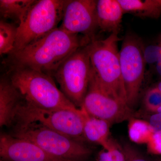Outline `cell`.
I'll return each instance as SVG.
<instances>
[{
  "instance_id": "6da1fadb",
  "label": "cell",
  "mask_w": 161,
  "mask_h": 161,
  "mask_svg": "<svg viewBox=\"0 0 161 161\" xmlns=\"http://www.w3.org/2000/svg\"><path fill=\"white\" fill-rule=\"evenodd\" d=\"M92 40L82 35L73 34L60 27L9 55L10 68H26L53 77L62 64L78 48Z\"/></svg>"
},
{
  "instance_id": "7a4b0ae2",
  "label": "cell",
  "mask_w": 161,
  "mask_h": 161,
  "mask_svg": "<svg viewBox=\"0 0 161 161\" xmlns=\"http://www.w3.org/2000/svg\"><path fill=\"white\" fill-rule=\"evenodd\" d=\"M120 40L119 34L112 33L106 39L92 40L87 47L96 83L109 95L127 104L118 47Z\"/></svg>"
},
{
  "instance_id": "3957f363",
  "label": "cell",
  "mask_w": 161,
  "mask_h": 161,
  "mask_svg": "<svg viewBox=\"0 0 161 161\" xmlns=\"http://www.w3.org/2000/svg\"><path fill=\"white\" fill-rule=\"evenodd\" d=\"M10 70L9 80L27 103L45 109H78L50 75L26 68Z\"/></svg>"
},
{
  "instance_id": "277c9868",
  "label": "cell",
  "mask_w": 161,
  "mask_h": 161,
  "mask_svg": "<svg viewBox=\"0 0 161 161\" xmlns=\"http://www.w3.org/2000/svg\"><path fill=\"white\" fill-rule=\"evenodd\" d=\"M13 136L35 143L47 153L65 161H85L92 150L81 142L37 123L16 125Z\"/></svg>"
},
{
  "instance_id": "5b68a950",
  "label": "cell",
  "mask_w": 161,
  "mask_h": 161,
  "mask_svg": "<svg viewBox=\"0 0 161 161\" xmlns=\"http://www.w3.org/2000/svg\"><path fill=\"white\" fill-rule=\"evenodd\" d=\"M14 122L17 125L39 124L75 140L80 142L85 139L81 108L45 109L32 105L23 99L17 109Z\"/></svg>"
},
{
  "instance_id": "8992f818",
  "label": "cell",
  "mask_w": 161,
  "mask_h": 161,
  "mask_svg": "<svg viewBox=\"0 0 161 161\" xmlns=\"http://www.w3.org/2000/svg\"><path fill=\"white\" fill-rule=\"evenodd\" d=\"M65 2V0H36L25 19L18 26L12 53L23 49L58 28L63 17Z\"/></svg>"
},
{
  "instance_id": "52a82bcc",
  "label": "cell",
  "mask_w": 161,
  "mask_h": 161,
  "mask_svg": "<svg viewBox=\"0 0 161 161\" xmlns=\"http://www.w3.org/2000/svg\"><path fill=\"white\" fill-rule=\"evenodd\" d=\"M87 45L74 52L53 76L60 85V91L77 107L81 106L88 89L92 75Z\"/></svg>"
},
{
  "instance_id": "ba28073f",
  "label": "cell",
  "mask_w": 161,
  "mask_h": 161,
  "mask_svg": "<svg viewBox=\"0 0 161 161\" xmlns=\"http://www.w3.org/2000/svg\"><path fill=\"white\" fill-rule=\"evenodd\" d=\"M144 47L140 38L135 35L128 34L124 38L119 51L127 104L132 109L138 102L145 78L147 64L144 58Z\"/></svg>"
},
{
  "instance_id": "9c48e42d",
  "label": "cell",
  "mask_w": 161,
  "mask_h": 161,
  "mask_svg": "<svg viewBox=\"0 0 161 161\" xmlns=\"http://www.w3.org/2000/svg\"><path fill=\"white\" fill-rule=\"evenodd\" d=\"M91 116L103 119L111 125L130 120L133 117L131 108L99 86L91 75L88 89L81 106Z\"/></svg>"
},
{
  "instance_id": "30bf717a",
  "label": "cell",
  "mask_w": 161,
  "mask_h": 161,
  "mask_svg": "<svg viewBox=\"0 0 161 161\" xmlns=\"http://www.w3.org/2000/svg\"><path fill=\"white\" fill-rule=\"evenodd\" d=\"M96 5L95 0H65L60 28L69 33L81 34L92 41L94 40L98 28Z\"/></svg>"
},
{
  "instance_id": "8fae6325",
  "label": "cell",
  "mask_w": 161,
  "mask_h": 161,
  "mask_svg": "<svg viewBox=\"0 0 161 161\" xmlns=\"http://www.w3.org/2000/svg\"><path fill=\"white\" fill-rule=\"evenodd\" d=\"M0 156L3 161H65L49 155L31 141L6 133L0 136Z\"/></svg>"
},
{
  "instance_id": "7c38bea8",
  "label": "cell",
  "mask_w": 161,
  "mask_h": 161,
  "mask_svg": "<svg viewBox=\"0 0 161 161\" xmlns=\"http://www.w3.org/2000/svg\"><path fill=\"white\" fill-rule=\"evenodd\" d=\"M23 98L9 78L0 81V126L8 127L14 122L18 106Z\"/></svg>"
},
{
  "instance_id": "4fadbf2b",
  "label": "cell",
  "mask_w": 161,
  "mask_h": 161,
  "mask_svg": "<svg viewBox=\"0 0 161 161\" xmlns=\"http://www.w3.org/2000/svg\"><path fill=\"white\" fill-rule=\"evenodd\" d=\"M122 8L118 0H98L96 15L98 28L102 31L119 34L121 28Z\"/></svg>"
},
{
  "instance_id": "5bb4252c",
  "label": "cell",
  "mask_w": 161,
  "mask_h": 161,
  "mask_svg": "<svg viewBox=\"0 0 161 161\" xmlns=\"http://www.w3.org/2000/svg\"><path fill=\"white\" fill-rule=\"evenodd\" d=\"M80 108L83 113L84 138L100 145L103 149H108L112 140L110 137L111 124L103 119L91 116L83 108Z\"/></svg>"
},
{
  "instance_id": "9a60e30c",
  "label": "cell",
  "mask_w": 161,
  "mask_h": 161,
  "mask_svg": "<svg viewBox=\"0 0 161 161\" xmlns=\"http://www.w3.org/2000/svg\"><path fill=\"white\" fill-rule=\"evenodd\" d=\"M125 14L141 18L158 19L161 16V0H118Z\"/></svg>"
},
{
  "instance_id": "2e32d148",
  "label": "cell",
  "mask_w": 161,
  "mask_h": 161,
  "mask_svg": "<svg viewBox=\"0 0 161 161\" xmlns=\"http://www.w3.org/2000/svg\"><path fill=\"white\" fill-rule=\"evenodd\" d=\"M36 0H1L0 14L2 17L10 19L18 23L23 22Z\"/></svg>"
},
{
  "instance_id": "e0dca14e",
  "label": "cell",
  "mask_w": 161,
  "mask_h": 161,
  "mask_svg": "<svg viewBox=\"0 0 161 161\" xmlns=\"http://www.w3.org/2000/svg\"><path fill=\"white\" fill-rule=\"evenodd\" d=\"M128 132L132 142L146 145L155 132L147 120L132 117L129 120Z\"/></svg>"
},
{
  "instance_id": "ac0fdd59",
  "label": "cell",
  "mask_w": 161,
  "mask_h": 161,
  "mask_svg": "<svg viewBox=\"0 0 161 161\" xmlns=\"http://www.w3.org/2000/svg\"><path fill=\"white\" fill-rule=\"evenodd\" d=\"M18 26L4 20L0 21V54L10 55L14 50Z\"/></svg>"
},
{
  "instance_id": "d6986e66",
  "label": "cell",
  "mask_w": 161,
  "mask_h": 161,
  "mask_svg": "<svg viewBox=\"0 0 161 161\" xmlns=\"http://www.w3.org/2000/svg\"><path fill=\"white\" fill-rule=\"evenodd\" d=\"M145 109L150 114L159 112L161 108V92L156 85L147 90L142 101Z\"/></svg>"
},
{
  "instance_id": "ffe728a7",
  "label": "cell",
  "mask_w": 161,
  "mask_h": 161,
  "mask_svg": "<svg viewBox=\"0 0 161 161\" xmlns=\"http://www.w3.org/2000/svg\"><path fill=\"white\" fill-rule=\"evenodd\" d=\"M96 161H125L123 147L112 139L108 149H103L98 153Z\"/></svg>"
},
{
  "instance_id": "44dd1931",
  "label": "cell",
  "mask_w": 161,
  "mask_h": 161,
  "mask_svg": "<svg viewBox=\"0 0 161 161\" xmlns=\"http://www.w3.org/2000/svg\"><path fill=\"white\" fill-rule=\"evenodd\" d=\"M161 49V45L158 40L156 44L144 47V58L147 64H156L158 60Z\"/></svg>"
},
{
  "instance_id": "7402d4cb",
  "label": "cell",
  "mask_w": 161,
  "mask_h": 161,
  "mask_svg": "<svg viewBox=\"0 0 161 161\" xmlns=\"http://www.w3.org/2000/svg\"><path fill=\"white\" fill-rule=\"evenodd\" d=\"M122 147L125 156V161H152L130 144H125Z\"/></svg>"
},
{
  "instance_id": "603a6c76",
  "label": "cell",
  "mask_w": 161,
  "mask_h": 161,
  "mask_svg": "<svg viewBox=\"0 0 161 161\" xmlns=\"http://www.w3.org/2000/svg\"><path fill=\"white\" fill-rule=\"evenodd\" d=\"M146 146L149 153L161 156V132H154Z\"/></svg>"
},
{
  "instance_id": "cb8c5ba5",
  "label": "cell",
  "mask_w": 161,
  "mask_h": 161,
  "mask_svg": "<svg viewBox=\"0 0 161 161\" xmlns=\"http://www.w3.org/2000/svg\"><path fill=\"white\" fill-rule=\"evenodd\" d=\"M155 132H161V112L148 115L147 120Z\"/></svg>"
},
{
  "instance_id": "d4e9b609",
  "label": "cell",
  "mask_w": 161,
  "mask_h": 161,
  "mask_svg": "<svg viewBox=\"0 0 161 161\" xmlns=\"http://www.w3.org/2000/svg\"><path fill=\"white\" fill-rule=\"evenodd\" d=\"M158 41L160 43L161 45V34L160 35L158 38ZM156 71L158 76L160 77L161 78V49L159 57L158 60L156 64Z\"/></svg>"
},
{
  "instance_id": "484cf974",
  "label": "cell",
  "mask_w": 161,
  "mask_h": 161,
  "mask_svg": "<svg viewBox=\"0 0 161 161\" xmlns=\"http://www.w3.org/2000/svg\"><path fill=\"white\" fill-rule=\"evenodd\" d=\"M156 86L158 87V88L160 90V91L161 92V80H160L158 82V83H157V84L156 85ZM161 112V108L160 109V110L159 112Z\"/></svg>"
},
{
  "instance_id": "4316f807",
  "label": "cell",
  "mask_w": 161,
  "mask_h": 161,
  "mask_svg": "<svg viewBox=\"0 0 161 161\" xmlns=\"http://www.w3.org/2000/svg\"><path fill=\"white\" fill-rule=\"evenodd\" d=\"M154 161H161V157H159L158 158H157Z\"/></svg>"
},
{
  "instance_id": "83f0119b",
  "label": "cell",
  "mask_w": 161,
  "mask_h": 161,
  "mask_svg": "<svg viewBox=\"0 0 161 161\" xmlns=\"http://www.w3.org/2000/svg\"><path fill=\"white\" fill-rule=\"evenodd\" d=\"M1 161H3L2 160H1Z\"/></svg>"
}]
</instances>
